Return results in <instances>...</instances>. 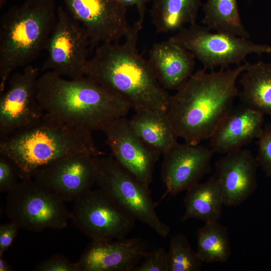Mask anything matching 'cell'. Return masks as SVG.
<instances>
[{
  "label": "cell",
  "instance_id": "obj_1",
  "mask_svg": "<svg viewBox=\"0 0 271 271\" xmlns=\"http://www.w3.org/2000/svg\"><path fill=\"white\" fill-rule=\"evenodd\" d=\"M248 63L219 71L198 70L171 95L166 114L178 138L191 145L211 138L233 106L239 93L237 79Z\"/></svg>",
  "mask_w": 271,
  "mask_h": 271
},
{
  "label": "cell",
  "instance_id": "obj_2",
  "mask_svg": "<svg viewBox=\"0 0 271 271\" xmlns=\"http://www.w3.org/2000/svg\"><path fill=\"white\" fill-rule=\"evenodd\" d=\"M142 25L137 20L122 43L98 45L87 61L85 76L125 99L135 112H166L171 95L138 49Z\"/></svg>",
  "mask_w": 271,
  "mask_h": 271
},
{
  "label": "cell",
  "instance_id": "obj_3",
  "mask_svg": "<svg viewBox=\"0 0 271 271\" xmlns=\"http://www.w3.org/2000/svg\"><path fill=\"white\" fill-rule=\"evenodd\" d=\"M37 98L45 112L91 132L125 117L131 108L125 99L85 76L68 80L51 71L39 77Z\"/></svg>",
  "mask_w": 271,
  "mask_h": 271
},
{
  "label": "cell",
  "instance_id": "obj_4",
  "mask_svg": "<svg viewBox=\"0 0 271 271\" xmlns=\"http://www.w3.org/2000/svg\"><path fill=\"white\" fill-rule=\"evenodd\" d=\"M78 154L103 155L92 132L62 122L45 112L36 122L0 139V154L17 166L21 180L31 179L37 169Z\"/></svg>",
  "mask_w": 271,
  "mask_h": 271
},
{
  "label": "cell",
  "instance_id": "obj_5",
  "mask_svg": "<svg viewBox=\"0 0 271 271\" xmlns=\"http://www.w3.org/2000/svg\"><path fill=\"white\" fill-rule=\"evenodd\" d=\"M56 0H26L0 21V92L17 68L45 50L57 19Z\"/></svg>",
  "mask_w": 271,
  "mask_h": 271
},
{
  "label": "cell",
  "instance_id": "obj_6",
  "mask_svg": "<svg viewBox=\"0 0 271 271\" xmlns=\"http://www.w3.org/2000/svg\"><path fill=\"white\" fill-rule=\"evenodd\" d=\"M95 184L136 219L166 238L170 227L158 216L150 188L120 166L110 155L93 157Z\"/></svg>",
  "mask_w": 271,
  "mask_h": 271
},
{
  "label": "cell",
  "instance_id": "obj_7",
  "mask_svg": "<svg viewBox=\"0 0 271 271\" xmlns=\"http://www.w3.org/2000/svg\"><path fill=\"white\" fill-rule=\"evenodd\" d=\"M65 203L32 178L26 179L7 193L5 211L21 229L37 232L61 230L70 219Z\"/></svg>",
  "mask_w": 271,
  "mask_h": 271
},
{
  "label": "cell",
  "instance_id": "obj_8",
  "mask_svg": "<svg viewBox=\"0 0 271 271\" xmlns=\"http://www.w3.org/2000/svg\"><path fill=\"white\" fill-rule=\"evenodd\" d=\"M170 39L190 51L206 70L227 69L231 65H241L249 55L271 53L270 45L230 34L213 33L196 23L183 27Z\"/></svg>",
  "mask_w": 271,
  "mask_h": 271
},
{
  "label": "cell",
  "instance_id": "obj_9",
  "mask_svg": "<svg viewBox=\"0 0 271 271\" xmlns=\"http://www.w3.org/2000/svg\"><path fill=\"white\" fill-rule=\"evenodd\" d=\"M73 202L70 219L91 240L124 238L135 227L136 219L99 188L88 191Z\"/></svg>",
  "mask_w": 271,
  "mask_h": 271
},
{
  "label": "cell",
  "instance_id": "obj_10",
  "mask_svg": "<svg viewBox=\"0 0 271 271\" xmlns=\"http://www.w3.org/2000/svg\"><path fill=\"white\" fill-rule=\"evenodd\" d=\"M45 50L42 69L77 79L85 76L90 42L85 29L62 7Z\"/></svg>",
  "mask_w": 271,
  "mask_h": 271
},
{
  "label": "cell",
  "instance_id": "obj_11",
  "mask_svg": "<svg viewBox=\"0 0 271 271\" xmlns=\"http://www.w3.org/2000/svg\"><path fill=\"white\" fill-rule=\"evenodd\" d=\"M38 69L28 65L11 75L1 93L0 139L40 120L45 113L37 98Z\"/></svg>",
  "mask_w": 271,
  "mask_h": 271
},
{
  "label": "cell",
  "instance_id": "obj_12",
  "mask_svg": "<svg viewBox=\"0 0 271 271\" xmlns=\"http://www.w3.org/2000/svg\"><path fill=\"white\" fill-rule=\"evenodd\" d=\"M67 12L85 29L90 49L119 42L129 32L126 8L117 0H63Z\"/></svg>",
  "mask_w": 271,
  "mask_h": 271
},
{
  "label": "cell",
  "instance_id": "obj_13",
  "mask_svg": "<svg viewBox=\"0 0 271 271\" xmlns=\"http://www.w3.org/2000/svg\"><path fill=\"white\" fill-rule=\"evenodd\" d=\"M101 131L105 135L113 159L144 186L149 188L155 166L161 155L139 137L125 117L109 121Z\"/></svg>",
  "mask_w": 271,
  "mask_h": 271
},
{
  "label": "cell",
  "instance_id": "obj_14",
  "mask_svg": "<svg viewBox=\"0 0 271 271\" xmlns=\"http://www.w3.org/2000/svg\"><path fill=\"white\" fill-rule=\"evenodd\" d=\"M93 158L87 154L69 156L37 169L31 178L64 202H74L95 184Z\"/></svg>",
  "mask_w": 271,
  "mask_h": 271
},
{
  "label": "cell",
  "instance_id": "obj_15",
  "mask_svg": "<svg viewBox=\"0 0 271 271\" xmlns=\"http://www.w3.org/2000/svg\"><path fill=\"white\" fill-rule=\"evenodd\" d=\"M213 153L200 144L178 142L163 154L161 178L166 193L175 196L199 183L210 172Z\"/></svg>",
  "mask_w": 271,
  "mask_h": 271
},
{
  "label": "cell",
  "instance_id": "obj_16",
  "mask_svg": "<svg viewBox=\"0 0 271 271\" xmlns=\"http://www.w3.org/2000/svg\"><path fill=\"white\" fill-rule=\"evenodd\" d=\"M258 167L250 151L241 149L226 154L215 163L213 176L218 181L224 206H237L254 192Z\"/></svg>",
  "mask_w": 271,
  "mask_h": 271
},
{
  "label": "cell",
  "instance_id": "obj_17",
  "mask_svg": "<svg viewBox=\"0 0 271 271\" xmlns=\"http://www.w3.org/2000/svg\"><path fill=\"white\" fill-rule=\"evenodd\" d=\"M147 244L139 238L91 241L77 261L80 271H133Z\"/></svg>",
  "mask_w": 271,
  "mask_h": 271
},
{
  "label": "cell",
  "instance_id": "obj_18",
  "mask_svg": "<svg viewBox=\"0 0 271 271\" xmlns=\"http://www.w3.org/2000/svg\"><path fill=\"white\" fill-rule=\"evenodd\" d=\"M264 114L243 104L232 107L209 139L214 153H224L241 149L260 136Z\"/></svg>",
  "mask_w": 271,
  "mask_h": 271
},
{
  "label": "cell",
  "instance_id": "obj_19",
  "mask_svg": "<svg viewBox=\"0 0 271 271\" xmlns=\"http://www.w3.org/2000/svg\"><path fill=\"white\" fill-rule=\"evenodd\" d=\"M195 59L169 38L153 45L148 61L161 85L166 90H177L193 74Z\"/></svg>",
  "mask_w": 271,
  "mask_h": 271
},
{
  "label": "cell",
  "instance_id": "obj_20",
  "mask_svg": "<svg viewBox=\"0 0 271 271\" xmlns=\"http://www.w3.org/2000/svg\"><path fill=\"white\" fill-rule=\"evenodd\" d=\"M185 212L182 221L197 219L205 223L218 221L222 214L223 199L216 178L198 183L186 190L184 198Z\"/></svg>",
  "mask_w": 271,
  "mask_h": 271
},
{
  "label": "cell",
  "instance_id": "obj_21",
  "mask_svg": "<svg viewBox=\"0 0 271 271\" xmlns=\"http://www.w3.org/2000/svg\"><path fill=\"white\" fill-rule=\"evenodd\" d=\"M129 124L139 137L149 147L163 155L177 143L178 137L166 112L144 110L135 112Z\"/></svg>",
  "mask_w": 271,
  "mask_h": 271
},
{
  "label": "cell",
  "instance_id": "obj_22",
  "mask_svg": "<svg viewBox=\"0 0 271 271\" xmlns=\"http://www.w3.org/2000/svg\"><path fill=\"white\" fill-rule=\"evenodd\" d=\"M242 104L271 116V62L248 63L239 80Z\"/></svg>",
  "mask_w": 271,
  "mask_h": 271
},
{
  "label": "cell",
  "instance_id": "obj_23",
  "mask_svg": "<svg viewBox=\"0 0 271 271\" xmlns=\"http://www.w3.org/2000/svg\"><path fill=\"white\" fill-rule=\"evenodd\" d=\"M150 15L156 32L178 31L196 22L201 0H153Z\"/></svg>",
  "mask_w": 271,
  "mask_h": 271
},
{
  "label": "cell",
  "instance_id": "obj_24",
  "mask_svg": "<svg viewBox=\"0 0 271 271\" xmlns=\"http://www.w3.org/2000/svg\"><path fill=\"white\" fill-rule=\"evenodd\" d=\"M203 24L210 30L249 39L241 20L238 0H206L202 6Z\"/></svg>",
  "mask_w": 271,
  "mask_h": 271
},
{
  "label": "cell",
  "instance_id": "obj_25",
  "mask_svg": "<svg viewBox=\"0 0 271 271\" xmlns=\"http://www.w3.org/2000/svg\"><path fill=\"white\" fill-rule=\"evenodd\" d=\"M196 251L203 262L227 261L231 254L227 227L218 221L205 223L197 231Z\"/></svg>",
  "mask_w": 271,
  "mask_h": 271
},
{
  "label": "cell",
  "instance_id": "obj_26",
  "mask_svg": "<svg viewBox=\"0 0 271 271\" xmlns=\"http://www.w3.org/2000/svg\"><path fill=\"white\" fill-rule=\"evenodd\" d=\"M167 254L169 271H199L201 269L203 262L183 234L171 237Z\"/></svg>",
  "mask_w": 271,
  "mask_h": 271
},
{
  "label": "cell",
  "instance_id": "obj_27",
  "mask_svg": "<svg viewBox=\"0 0 271 271\" xmlns=\"http://www.w3.org/2000/svg\"><path fill=\"white\" fill-rule=\"evenodd\" d=\"M257 139V154L255 158L258 166L267 177L271 178V122L263 125Z\"/></svg>",
  "mask_w": 271,
  "mask_h": 271
},
{
  "label": "cell",
  "instance_id": "obj_28",
  "mask_svg": "<svg viewBox=\"0 0 271 271\" xmlns=\"http://www.w3.org/2000/svg\"><path fill=\"white\" fill-rule=\"evenodd\" d=\"M133 271H169L167 251L163 247L147 251Z\"/></svg>",
  "mask_w": 271,
  "mask_h": 271
},
{
  "label": "cell",
  "instance_id": "obj_29",
  "mask_svg": "<svg viewBox=\"0 0 271 271\" xmlns=\"http://www.w3.org/2000/svg\"><path fill=\"white\" fill-rule=\"evenodd\" d=\"M19 172L14 162L9 158L0 154V192L8 193L20 181Z\"/></svg>",
  "mask_w": 271,
  "mask_h": 271
},
{
  "label": "cell",
  "instance_id": "obj_30",
  "mask_svg": "<svg viewBox=\"0 0 271 271\" xmlns=\"http://www.w3.org/2000/svg\"><path fill=\"white\" fill-rule=\"evenodd\" d=\"M35 271H80L77 262L71 261L61 254H55L39 262Z\"/></svg>",
  "mask_w": 271,
  "mask_h": 271
},
{
  "label": "cell",
  "instance_id": "obj_31",
  "mask_svg": "<svg viewBox=\"0 0 271 271\" xmlns=\"http://www.w3.org/2000/svg\"><path fill=\"white\" fill-rule=\"evenodd\" d=\"M20 229L16 223L11 220L0 225V256L12 246Z\"/></svg>",
  "mask_w": 271,
  "mask_h": 271
},
{
  "label": "cell",
  "instance_id": "obj_32",
  "mask_svg": "<svg viewBox=\"0 0 271 271\" xmlns=\"http://www.w3.org/2000/svg\"><path fill=\"white\" fill-rule=\"evenodd\" d=\"M126 9L130 7H136L139 15L138 21L143 25L147 4L153 0H117Z\"/></svg>",
  "mask_w": 271,
  "mask_h": 271
},
{
  "label": "cell",
  "instance_id": "obj_33",
  "mask_svg": "<svg viewBox=\"0 0 271 271\" xmlns=\"http://www.w3.org/2000/svg\"><path fill=\"white\" fill-rule=\"evenodd\" d=\"M14 269L3 255L0 256V271H12Z\"/></svg>",
  "mask_w": 271,
  "mask_h": 271
}]
</instances>
